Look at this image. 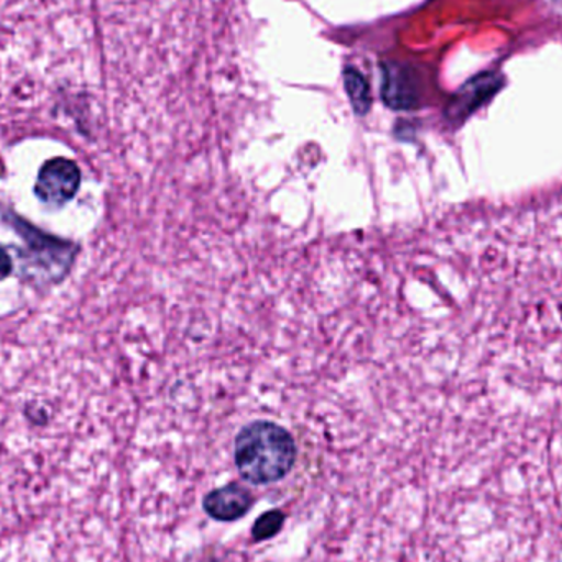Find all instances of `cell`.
I'll list each match as a JSON object with an SVG mask.
<instances>
[{"instance_id":"6da1fadb","label":"cell","mask_w":562,"mask_h":562,"mask_svg":"<svg viewBox=\"0 0 562 562\" xmlns=\"http://www.w3.org/2000/svg\"><path fill=\"white\" fill-rule=\"evenodd\" d=\"M234 461L249 484H276L293 469L296 445L293 436L277 423H250L237 435Z\"/></svg>"},{"instance_id":"7a4b0ae2","label":"cell","mask_w":562,"mask_h":562,"mask_svg":"<svg viewBox=\"0 0 562 562\" xmlns=\"http://www.w3.org/2000/svg\"><path fill=\"white\" fill-rule=\"evenodd\" d=\"M81 173L78 165L68 158H53L40 168L36 196L52 206H63L78 193Z\"/></svg>"},{"instance_id":"3957f363","label":"cell","mask_w":562,"mask_h":562,"mask_svg":"<svg viewBox=\"0 0 562 562\" xmlns=\"http://www.w3.org/2000/svg\"><path fill=\"white\" fill-rule=\"evenodd\" d=\"M254 497L247 488L239 484L216 488L204 497L203 508L211 518L217 521H236L252 508Z\"/></svg>"},{"instance_id":"277c9868","label":"cell","mask_w":562,"mask_h":562,"mask_svg":"<svg viewBox=\"0 0 562 562\" xmlns=\"http://www.w3.org/2000/svg\"><path fill=\"white\" fill-rule=\"evenodd\" d=\"M382 95L390 108L412 109L418 101L415 79L402 66H385Z\"/></svg>"},{"instance_id":"5b68a950","label":"cell","mask_w":562,"mask_h":562,"mask_svg":"<svg viewBox=\"0 0 562 562\" xmlns=\"http://www.w3.org/2000/svg\"><path fill=\"white\" fill-rule=\"evenodd\" d=\"M346 89L349 92L350 102H352L353 109L357 114H366L370 109V91L369 85L362 75L349 69L346 72Z\"/></svg>"},{"instance_id":"8992f818","label":"cell","mask_w":562,"mask_h":562,"mask_svg":"<svg viewBox=\"0 0 562 562\" xmlns=\"http://www.w3.org/2000/svg\"><path fill=\"white\" fill-rule=\"evenodd\" d=\"M284 515L280 510L267 512L257 520L252 528V537L256 541H266L279 535L283 527Z\"/></svg>"},{"instance_id":"52a82bcc","label":"cell","mask_w":562,"mask_h":562,"mask_svg":"<svg viewBox=\"0 0 562 562\" xmlns=\"http://www.w3.org/2000/svg\"><path fill=\"white\" fill-rule=\"evenodd\" d=\"M12 272V259L5 249L0 247V281L5 280Z\"/></svg>"}]
</instances>
